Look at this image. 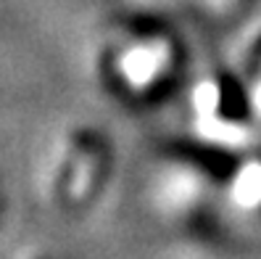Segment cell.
Returning <instances> with one entry per match:
<instances>
[{
  "label": "cell",
  "instance_id": "obj_1",
  "mask_svg": "<svg viewBox=\"0 0 261 259\" xmlns=\"http://www.w3.org/2000/svg\"><path fill=\"white\" fill-rule=\"evenodd\" d=\"M156 69H161V58L153 56V53H140V56L135 58V69L129 74H132V80L145 82V80H150V74L156 72Z\"/></svg>",
  "mask_w": 261,
  "mask_h": 259
}]
</instances>
